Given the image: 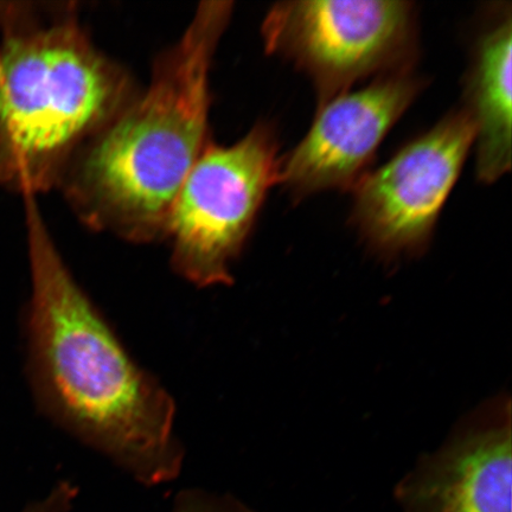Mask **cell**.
Here are the masks:
<instances>
[{
	"label": "cell",
	"instance_id": "obj_1",
	"mask_svg": "<svg viewBox=\"0 0 512 512\" xmlns=\"http://www.w3.org/2000/svg\"><path fill=\"white\" fill-rule=\"evenodd\" d=\"M23 202L32 285L27 370L38 408L139 483L172 482L184 459L174 399L70 273L37 198Z\"/></svg>",
	"mask_w": 512,
	"mask_h": 512
},
{
	"label": "cell",
	"instance_id": "obj_2",
	"mask_svg": "<svg viewBox=\"0 0 512 512\" xmlns=\"http://www.w3.org/2000/svg\"><path fill=\"white\" fill-rule=\"evenodd\" d=\"M233 12L230 0L198 4L149 83L73 160L59 190L87 228L164 241L178 191L211 142V72Z\"/></svg>",
	"mask_w": 512,
	"mask_h": 512
},
{
	"label": "cell",
	"instance_id": "obj_3",
	"mask_svg": "<svg viewBox=\"0 0 512 512\" xmlns=\"http://www.w3.org/2000/svg\"><path fill=\"white\" fill-rule=\"evenodd\" d=\"M139 89L75 3L0 2V187L23 198L59 190Z\"/></svg>",
	"mask_w": 512,
	"mask_h": 512
},
{
	"label": "cell",
	"instance_id": "obj_4",
	"mask_svg": "<svg viewBox=\"0 0 512 512\" xmlns=\"http://www.w3.org/2000/svg\"><path fill=\"white\" fill-rule=\"evenodd\" d=\"M273 124L259 121L238 142L211 140L172 206L164 241L171 267L197 287L232 283L268 192L279 184L281 156Z\"/></svg>",
	"mask_w": 512,
	"mask_h": 512
},
{
	"label": "cell",
	"instance_id": "obj_5",
	"mask_svg": "<svg viewBox=\"0 0 512 512\" xmlns=\"http://www.w3.org/2000/svg\"><path fill=\"white\" fill-rule=\"evenodd\" d=\"M261 35L267 54L311 80L318 106L371 76L414 69L418 60V10L400 0L274 4Z\"/></svg>",
	"mask_w": 512,
	"mask_h": 512
},
{
	"label": "cell",
	"instance_id": "obj_6",
	"mask_svg": "<svg viewBox=\"0 0 512 512\" xmlns=\"http://www.w3.org/2000/svg\"><path fill=\"white\" fill-rule=\"evenodd\" d=\"M475 139L458 108L357 183L350 219L373 251L387 258L424 251Z\"/></svg>",
	"mask_w": 512,
	"mask_h": 512
},
{
	"label": "cell",
	"instance_id": "obj_7",
	"mask_svg": "<svg viewBox=\"0 0 512 512\" xmlns=\"http://www.w3.org/2000/svg\"><path fill=\"white\" fill-rule=\"evenodd\" d=\"M425 83L414 69L403 70L319 105L302 142L281 156L279 184L293 200L354 189Z\"/></svg>",
	"mask_w": 512,
	"mask_h": 512
},
{
	"label": "cell",
	"instance_id": "obj_8",
	"mask_svg": "<svg viewBox=\"0 0 512 512\" xmlns=\"http://www.w3.org/2000/svg\"><path fill=\"white\" fill-rule=\"evenodd\" d=\"M510 403L416 466L396 489L403 512H511Z\"/></svg>",
	"mask_w": 512,
	"mask_h": 512
},
{
	"label": "cell",
	"instance_id": "obj_9",
	"mask_svg": "<svg viewBox=\"0 0 512 512\" xmlns=\"http://www.w3.org/2000/svg\"><path fill=\"white\" fill-rule=\"evenodd\" d=\"M511 6L494 9L477 37L465 78V112L475 126L477 178L484 184L511 169Z\"/></svg>",
	"mask_w": 512,
	"mask_h": 512
},
{
	"label": "cell",
	"instance_id": "obj_10",
	"mask_svg": "<svg viewBox=\"0 0 512 512\" xmlns=\"http://www.w3.org/2000/svg\"><path fill=\"white\" fill-rule=\"evenodd\" d=\"M170 512H253L228 495L189 490L178 495Z\"/></svg>",
	"mask_w": 512,
	"mask_h": 512
},
{
	"label": "cell",
	"instance_id": "obj_11",
	"mask_svg": "<svg viewBox=\"0 0 512 512\" xmlns=\"http://www.w3.org/2000/svg\"><path fill=\"white\" fill-rule=\"evenodd\" d=\"M78 492L70 483H62L50 492L42 501L29 505L22 512H69Z\"/></svg>",
	"mask_w": 512,
	"mask_h": 512
}]
</instances>
